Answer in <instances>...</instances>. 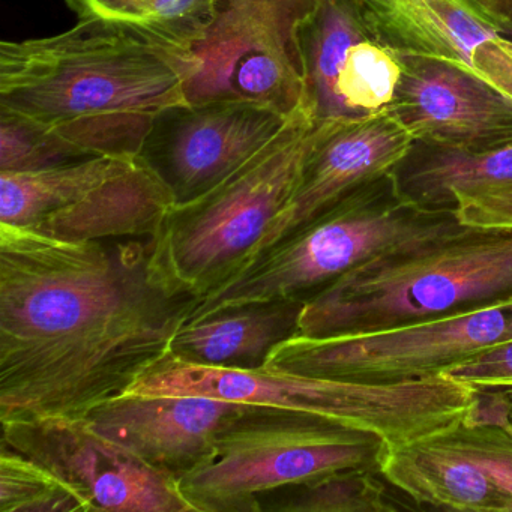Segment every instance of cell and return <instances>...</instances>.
Here are the masks:
<instances>
[{
  "label": "cell",
  "instance_id": "obj_1",
  "mask_svg": "<svg viewBox=\"0 0 512 512\" xmlns=\"http://www.w3.org/2000/svg\"><path fill=\"white\" fill-rule=\"evenodd\" d=\"M199 304L152 272L151 238L0 224V421L86 418L172 352Z\"/></svg>",
  "mask_w": 512,
  "mask_h": 512
},
{
  "label": "cell",
  "instance_id": "obj_2",
  "mask_svg": "<svg viewBox=\"0 0 512 512\" xmlns=\"http://www.w3.org/2000/svg\"><path fill=\"white\" fill-rule=\"evenodd\" d=\"M194 53L133 23L83 19L53 35L0 44V110L82 157L137 160L157 116L187 103Z\"/></svg>",
  "mask_w": 512,
  "mask_h": 512
},
{
  "label": "cell",
  "instance_id": "obj_3",
  "mask_svg": "<svg viewBox=\"0 0 512 512\" xmlns=\"http://www.w3.org/2000/svg\"><path fill=\"white\" fill-rule=\"evenodd\" d=\"M512 296V229L461 224L386 251L307 299L298 334H367Z\"/></svg>",
  "mask_w": 512,
  "mask_h": 512
},
{
  "label": "cell",
  "instance_id": "obj_4",
  "mask_svg": "<svg viewBox=\"0 0 512 512\" xmlns=\"http://www.w3.org/2000/svg\"><path fill=\"white\" fill-rule=\"evenodd\" d=\"M323 122L301 107L226 181L167 212L151 238V268L173 292L202 301L235 277L301 181Z\"/></svg>",
  "mask_w": 512,
  "mask_h": 512
},
{
  "label": "cell",
  "instance_id": "obj_5",
  "mask_svg": "<svg viewBox=\"0 0 512 512\" xmlns=\"http://www.w3.org/2000/svg\"><path fill=\"white\" fill-rule=\"evenodd\" d=\"M475 391L443 376L392 383L350 382L266 367H211L169 353L125 394L200 395L302 410L374 431L394 448L460 419Z\"/></svg>",
  "mask_w": 512,
  "mask_h": 512
},
{
  "label": "cell",
  "instance_id": "obj_6",
  "mask_svg": "<svg viewBox=\"0 0 512 512\" xmlns=\"http://www.w3.org/2000/svg\"><path fill=\"white\" fill-rule=\"evenodd\" d=\"M460 226L455 209L419 208L398 191L392 173H386L265 251L205 296L190 320L260 302L307 301L341 275L386 251Z\"/></svg>",
  "mask_w": 512,
  "mask_h": 512
},
{
  "label": "cell",
  "instance_id": "obj_7",
  "mask_svg": "<svg viewBox=\"0 0 512 512\" xmlns=\"http://www.w3.org/2000/svg\"><path fill=\"white\" fill-rule=\"evenodd\" d=\"M391 445L326 416L241 404L218 431L208 463L179 478L194 512H259L268 491L346 469L380 472Z\"/></svg>",
  "mask_w": 512,
  "mask_h": 512
},
{
  "label": "cell",
  "instance_id": "obj_8",
  "mask_svg": "<svg viewBox=\"0 0 512 512\" xmlns=\"http://www.w3.org/2000/svg\"><path fill=\"white\" fill-rule=\"evenodd\" d=\"M509 340L512 296L367 334H295L272 349L265 367L350 382H406L440 376Z\"/></svg>",
  "mask_w": 512,
  "mask_h": 512
},
{
  "label": "cell",
  "instance_id": "obj_9",
  "mask_svg": "<svg viewBox=\"0 0 512 512\" xmlns=\"http://www.w3.org/2000/svg\"><path fill=\"white\" fill-rule=\"evenodd\" d=\"M322 0H217L205 37L191 52L197 71L187 103L245 101L286 116L307 91L302 31Z\"/></svg>",
  "mask_w": 512,
  "mask_h": 512
},
{
  "label": "cell",
  "instance_id": "obj_10",
  "mask_svg": "<svg viewBox=\"0 0 512 512\" xmlns=\"http://www.w3.org/2000/svg\"><path fill=\"white\" fill-rule=\"evenodd\" d=\"M380 473L418 509L512 512V434L475 398L448 427L389 449Z\"/></svg>",
  "mask_w": 512,
  "mask_h": 512
},
{
  "label": "cell",
  "instance_id": "obj_11",
  "mask_svg": "<svg viewBox=\"0 0 512 512\" xmlns=\"http://www.w3.org/2000/svg\"><path fill=\"white\" fill-rule=\"evenodd\" d=\"M0 424L2 445L52 470L91 511L194 512L176 476L107 439L86 418L8 419Z\"/></svg>",
  "mask_w": 512,
  "mask_h": 512
},
{
  "label": "cell",
  "instance_id": "obj_12",
  "mask_svg": "<svg viewBox=\"0 0 512 512\" xmlns=\"http://www.w3.org/2000/svg\"><path fill=\"white\" fill-rule=\"evenodd\" d=\"M292 116L245 101L176 104L157 116L137 161L166 184L176 205L187 203L256 157Z\"/></svg>",
  "mask_w": 512,
  "mask_h": 512
},
{
  "label": "cell",
  "instance_id": "obj_13",
  "mask_svg": "<svg viewBox=\"0 0 512 512\" xmlns=\"http://www.w3.org/2000/svg\"><path fill=\"white\" fill-rule=\"evenodd\" d=\"M401 58L452 65L512 100V38L478 0H350Z\"/></svg>",
  "mask_w": 512,
  "mask_h": 512
},
{
  "label": "cell",
  "instance_id": "obj_14",
  "mask_svg": "<svg viewBox=\"0 0 512 512\" xmlns=\"http://www.w3.org/2000/svg\"><path fill=\"white\" fill-rule=\"evenodd\" d=\"M307 91L302 107L317 124L391 109L403 58L376 40L350 0H322L302 31Z\"/></svg>",
  "mask_w": 512,
  "mask_h": 512
},
{
  "label": "cell",
  "instance_id": "obj_15",
  "mask_svg": "<svg viewBox=\"0 0 512 512\" xmlns=\"http://www.w3.org/2000/svg\"><path fill=\"white\" fill-rule=\"evenodd\" d=\"M413 142L391 110L367 118L323 122L295 194L242 269L356 188L392 172Z\"/></svg>",
  "mask_w": 512,
  "mask_h": 512
},
{
  "label": "cell",
  "instance_id": "obj_16",
  "mask_svg": "<svg viewBox=\"0 0 512 512\" xmlns=\"http://www.w3.org/2000/svg\"><path fill=\"white\" fill-rule=\"evenodd\" d=\"M391 113L415 142L487 151L512 142V100L452 65L403 58Z\"/></svg>",
  "mask_w": 512,
  "mask_h": 512
},
{
  "label": "cell",
  "instance_id": "obj_17",
  "mask_svg": "<svg viewBox=\"0 0 512 512\" xmlns=\"http://www.w3.org/2000/svg\"><path fill=\"white\" fill-rule=\"evenodd\" d=\"M239 406L200 395L124 394L86 419L107 439L179 479L211 460L221 425Z\"/></svg>",
  "mask_w": 512,
  "mask_h": 512
},
{
  "label": "cell",
  "instance_id": "obj_18",
  "mask_svg": "<svg viewBox=\"0 0 512 512\" xmlns=\"http://www.w3.org/2000/svg\"><path fill=\"white\" fill-rule=\"evenodd\" d=\"M175 205L166 184L137 161L127 172L31 229L74 241L152 238Z\"/></svg>",
  "mask_w": 512,
  "mask_h": 512
},
{
  "label": "cell",
  "instance_id": "obj_19",
  "mask_svg": "<svg viewBox=\"0 0 512 512\" xmlns=\"http://www.w3.org/2000/svg\"><path fill=\"white\" fill-rule=\"evenodd\" d=\"M304 304L302 299L260 302L190 320L170 353L194 364L259 370L277 344L298 334Z\"/></svg>",
  "mask_w": 512,
  "mask_h": 512
},
{
  "label": "cell",
  "instance_id": "obj_20",
  "mask_svg": "<svg viewBox=\"0 0 512 512\" xmlns=\"http://www.w3.org/2000/svg\"><path fill=\"white\" fill-rule=\"evenodd\" d=\"M398 191L427 211H457V191L512 181V142L487 151L413 142L392 169Z\"/></svg>",
  "mask_w": 512,
  "mask_h": 512
},
{
  "label": "cell",
  "instance_id": "obj_21",
  "mask_svg": "<svg viewBox=\"0 0 512 512\" xmlns=\"http://www.w3.org/2000/svg\"><path fill=\"white\" fill-rule=\"evenodd\" d=\"M136 163L128 158L92 157L31 172H0V224L35 226Z\"/></svg>",
  "mask_w": 512,
  "mask_h": 512
},
{
  "label": "cell",
  "instance_id": "obj_22",
  "mask_svg": "<svg viewBox=\"0 0 512 512\" xmlns=\"http://www.w3.org/2000/svg\"><path fill=\"white\" fill-rule=\"evenodd\" d=\"M418 509L382 473L346 469L259 497V512H395Z\"/></svg>",
  "mask_w": 512,
  "mask_h": 512
},
{
  "label": "cell",
  "instance_id": "obj_23",
  "mask_svg": "<svg viewBox=\"0 0 512 512\" xmlns=\"http://www.w3.org/2000/svg\"><path fill=\"white\" fill-rule=\"evenodd\" d=\"M77 19H104L152 29L193 50L215 16L217 0H65Z\"/></svg>",
  "mask_w": 512,
  "mask_h": 512
},
{
  "label": "cell",
  "instance_id": "obj_24",
  "mask_svg": "<svg viewBox=\"0 0 512 512\" xmlns=\"http://www.w3.org/2000/svg\"><path fill=\"white\" fill-rule=\"evenodd\" d=\"M0 512H91V506L52 470L2 445Z\"/></svg>",
  "mask_w": 512,
  "mask_h": 512
},
{
  "label": "cell",
  "instance_id": "obj_25",
  "mask_svg": "<svg viewBox=\"0 0 512 512\" xmlns=\"http://www.w3.org/2000/svg\"><path fill=\"white\" fill-rule=\"evenodd\" d=\"M85 160L32 122L0 110V172H31Z\"/></svg>",
  "mask_w": 512,
  "mask_h": 512
},
{
  "label": "cell",
  "instance_id": "obj_26",
  "mask_svg": "<svg viewBox=\"0 0 512 512\" xmlns=\"http://www.w3.org/2000/svg\"><path fill=\"white\" fill-rule=\"evenodd\" d=\"M461 224L482 229H512V181L457 191Z\"/></svg>",
  "mask_w": 512,
  "mask_h": 512
},
{
  "label": "cell",
  "instance_id": "obj_27",
  "mask_svg": "<svg viewBox=\"0 0 512 512\" xmlns=\"http://www.w3.org/2000/svg\"><path fill=\"white\" fill-rule=\"evenodd\" d=\"M440 376L473 389L512 391V340L460 362Z\"/></svg>",
  "mask_w": 512,
  "mask_h": 512
},
{
  "label": "cell",
  "instance_id": "obj_28",
  "mask_svg": "<svg viewBox=\"0 0 512 512\" xmlns=\"http://www.w3.org/2000/svg\"><path fill=\"white\" fill-rule=\"evenodd\" d=\"M475 403L512 434V391L476 389Z\"/></svg>",
  "mask_w": 512,
  "mask_h": 512
},
{
  "label": "cell",
  "instance_id": "obj_29",
  "mask_svg": "<svg viewBox=\"0 0 512 512\" xmlns=\"http://www.w3.org/2000/svg\"><path fill=\"white\" fill-rule=\"evenodd\" d=\"M479 4L503 26L505 34H512V0H478Z\"/></svg>",
  "mask_w": 512,
  "mask_h": 512
},
{
  "label": "cell",
  "instance_id": "obj_30",
  "mask_svg": "<svg viewBox=\"0 0 512 512\" xmlns=\"http://www.w3.org/2000/svg\"><path fill=\"white\" fill-rule=\"evenodd\" d=\"M509 38H512V34H511V35H509Z\"/></svg>",
  "mask_w": 512,
  "mask_h": 512
}]
</instances>
